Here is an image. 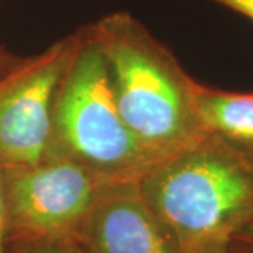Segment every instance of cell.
<instances>
[{
  "label": "cell",
  "mask_w": 253,
  "mask_h": 253,
  "mask_svg": "<svg viewBox=\"0 0 253 253\" xmlns=\"http://www.w3.org/2000/svg\"><path fill=\"white\" fill-rule=\"evenodd\" d=\"M138 181L104 183L76 241L78 253H179Z\"/></svg>",
  "instance_id": "obj_6"
},
{
  "label": "cell",
  "mask_w": 253,
  "mask_h": 253,
  "mask_svg": "<svg viewBox=\"0 0 253 253\" xmlns=\"http://www.w3.org/2000/svg\"><path fill=\"white\" fill-rule=\"evenodd\" d=\"M1 170L9 246L36 242L76 246L100 190L109 183L63 158Z\"/></svg>",
  "instance_id": "obj_4"
},
{
  "label": "cell",
  "mask_w": 253,
  "mask_h": 253,
  "mask_svg": "<svg viewBox=\"0 0 253 253\" xmlns=\"http://www.w3.org/2000/svg\"><path fill=\"white\" fill-rule=\"evenodd\" d=\"M51 158L78 163L104 181L139 180L156 162L121 116L107 66L89 28L59 87Z\"/></svg>",
  "instance_id": "obj_3"
},
{
  "label": "cell",
  "mask_w": 253,
  "mask_h": 253,
  "mask_svg": "<svg viewBox=\"0 0 253 253\" xmlns=\"http://www.w3.org/2000/svg\"><path fill=\"white\" fill-rule=\"evenodd\" d=\"M87 28L104 58L121 116L155 162L207 135L196 107L197 82L138 18L117 11Z\"/></svg>",
  "instance_id": "obj_1"
},
{
  "label": "cell",
  "mask_w": 253,
  "mask_h": 253,
  "mask_svg": "<svg viewBox=\"0 0 253 253\" xmlns=\"http://www.w3.org/2000/svg\"><path fill=\"white\" fill-rule=\"evenodd\" d=\"M138 183L179 253L229 244L253 219V159L208 134Z\"/></svg>",
  "instance_id": "obj_2"
},
{
  "label": "cell",
  "mask_w": 253,
  "mask_h": 253,
  "mask_svg": "<svg viewBox=\"0 0 253 253\" xmlns=\"http://www.w3.org/2000/svg\"><path fill=\"white\" fill-rule=\"evenodd\" d=\"M232 241H236L239 244L245 245L248 248L253 249V219H251L246 225L234 236Z\"/></svg>",
  "instance_id": "obj_11"
},
{
  "label": "cell",
  "mask_w": 253,
  "mask_h": 253,
  "mask_svg": "<svg viewBox=\"0 0 253 253\" xmlns=\"http://www.w3.org/2000/svg\"><path fill=\"white\" fill-rule=\"evenodd\" d=\"M10 246L11 249H9V253H78L76 246L68 244L36 242V244H17Z\"/></svg>",
  "instance_id": "obj_8"
},
{
  "label": "cell",
  "mask_w": 253,
  "mask_h": 253,
  "mask_svg": "<svg viewBox=\"0 0 253 253\" xmlns=\"http://www.w3.org/2000/svg\"><path fill=\"white\" fill-rule=\"evenodd\" d=\"M0 253H9V229H7V210L4 197L3 170L0 168Z\"/></svg>",
  "instance_id": "obj_9"
},
{
  "label": "cell",
  "mask_w": 253,
  "mask_h": 253,
  "mask_svg": "<svg viewBox=\"0 0 253 253\" xmlns=\"http://www.w3.org/2000/svg\"><path fill=\"white\" fill-rule=\"evenodd\" d=\"M229 244H231V242H229ZM229 244L218 245V246H215V248H212V249H210V251H207V252L204 253H228Z\"/></svg>",
  "instance_id": "obj_14"
},
{
  "label": "cell",
  "mask_w": 253,
  "mask_h": 253,
  "mask_svg": "<svg viewBox=\"0 0 253 253\" xmlns=\"http://www.w3.org/2000/svg\"><path fill=\"white\" fill-rule=\"evenodd\" d=\"M228 253H253V249L239 244L236 241H231L229 248H228Z\"/></svg>",
  "instance_id": "obj_13"
},
{
  "label": "cell",
  "mask_w": 253,
  "mask_h": 253,
  "mask_svg": "<svg viewBox=\"0 0 253 253\" xmlns=\"http://www.w3.org/2000/svg\"><path fill=\"white\" fill-rule=\"evenodd\" d=\"M20 62L18 58H14L10 54H7L6 51L0 49V75L6 73L7 71H10L14 65H17Z\"/></svg>",
  "instance_id": "obj_12"
},
{
  "label": "cell",
  "mask_w": 253,
  "mask_h": 253,
  "mask_svg": "<svg viewBox=\"0 0 253 253\" xmlns=\"http://www.w3.org/2000/svg\"><path fill=\"white\" fill-rule=\"evenodd\" d=\"M211 1L234 10L253 21V0H211Z\"/></svg>",
  "instance_id": "obj_10"
},
{
  "label": "cell",
  "mask_w": 253,
  "mask_h": 253,
  "mask_svg": "<svg viewBox=\"0 0 253 253\" xmlns=\"http://www.w3.org/2000/svg\"><path fill=\"white\" fill-rule=\"evenodd\" d=\"M196 107L206 134L253 159V91H228L197 83Z\"/></svg>",
  "instance_id": "obj_7"
},
{
  "label": "cell",
  "mask_w": 253,
  "mask_h": 253,
  "mask_svg": "<svg viewBox=\"0 0 253 253\" xmlns=\"http://www.w3.org/2000/svg\"><path fill=\"white\" fill-rule=\"evenodd\" d=\"M79 45V31L0 75V168L51 158L56 96Z\"/></svg>",
  "instance_id": "obj_5"
}]
</instances>
